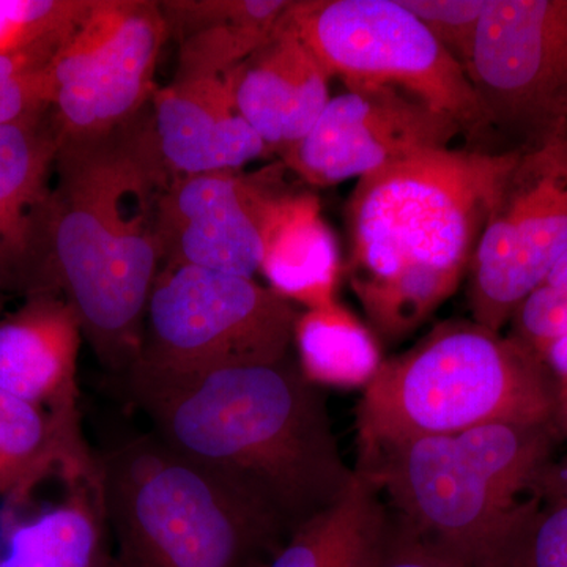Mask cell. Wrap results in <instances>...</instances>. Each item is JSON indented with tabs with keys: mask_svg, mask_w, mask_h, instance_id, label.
I'll use <instances>...</instances> for the list:
<instances>
[{
	"mask_svg": "<svg viewBox=\"0 0 567 567\" xmlns=\"http://www.w3.org/2000/svg\"><path fill=\"white\" fill-rule=\"evenodd\" d=\"M174 178L152 103L110 132L61 137L52 189L59 290L100 363L125 379L162 271L163 203Z\"/></svg>",
	"mask_w": 567,
	"mask_h": 567,
	"instance_id": "obj_1",
	"label": "cell"
},
{
	"mask_svg": "<svg viewBox=\"0 0 567 567\" xmlns=\"http://www.w3.org/2000/svg\"><path fill=\"white\" fill-rule=\"evenodd\" d=\"M133 401L153 434L245 496L287 539L352 486L322 388L293 357L218 369Z\"/></svg>",
	"mask_w": 567,
	"mask_h": 567,
	"instance_id": "obj_2",
	"label": "cell"
},
{
	"mask_svg": "<svg viewBox=\"0 0 567 567\" xmlns=\"http://www.w3.org/2000/svg\"><path fill=\"white\" fill-rule=\"evenodd\" d=\"M518 151L443 148L357 182L347 275L375 336L405 338L456 292Z\"/></svg>",
	"mask_w": 567,
	"mask_h": 567,
	"instance_id": "obj_3",
	"label": "cell"
},
{
	"mask_svg": "<svg viewBox=\"0 0 567 567\" xmlns=\"http://www.w3.org/2000/svg\"><path fill=\"white\" fill-rule=\"evenodd\" d=\"M554 377L511 334L451 320L383 360L357 406L360 461L488 423L555 424ZM358 461V462H360Z\"/></svg>",
	"mask_w": 567,
	"mask_h": 567,
	"instance_id": "obj_4",
	"label": "cell"
},
{
	"mask_svg": "<svg viewBox=\"0 0 567 567\" xmlns=\"http://www.w3.org/2000/svg\"><path fill=\"white\" fill-rule=\"evenodd\" d=\"M115 567H265L287 537L155 434L99 456Z\"/></svg>",
	"mask_w": 567,
	"mask_h": 567,
	"instance_id": "obj_5",
	"label": "cell"
},
{
	"mask_svg": "<svg viewBox=\"0 0 567 567\" xmlns=\"http://www.w3.org/2000/svg\"><path fill=\"white\" fill-rule=\"evenodd\" d=\"M385 513L386 554L442 567H520L540 498L475 472L453 435L410 440L358 462Z\"/></svg>",
	"mask_w": 567,
	"mask_h": 567,
	"instance_id": "obj_6",
	"label": "cell"
},
{
	"mask_svg": "<svg viewBox=\"0 0 567 567\" xmlns=\"http://www.w3.org/2000/svg\"><path fill=\"white\" fill-rule=\"evenodd\" d=\"M298 306L274 289L207 268L164 267L153 284L132 399L234 365L292 357Z\"/></svg>",
	"mask_w": 567,
	"mask_h": 567,
	"instance_id": "obj_7",
	"label": "cell"
},
{
	"mask_svg": "<svg viewBox=\"0 0 567 567\" xmlns=\"http://www.w3.org/2000/svg\"><path fill=\"white\" fill-rule=\"evenodd\" d=\"M289 20L344 85L401 89L453 117L470 148L507 152L465 70L399 0H297Z\"/></svg>",
	"mask_w": 567,
	"mask_h": 567,
	"instance_id": "obj_8",
	"label": "cell"
},
{
	"mask_svg": "<svg viewBox=\"0 0 567 567\" xmlns=\"http://www.w3.org/2000/svg\"><path fill=\"white\" fill-rule=\"evenodd\" d=\"M567 251V123L507 171L470 265L473 322L502 333Z\"/></svg>",
	"mask_w": 567,
	"mask_h": 567,
	"instance_id": "obj_9",
	"label": "cell"
},
{
	"mask_svg": "<svg viewBox=\"0 0 567 567\" xmlns=\"http://www.w3.org/2000/svg\"><path fill=\"white\" fill-rule=\"evenodd\" d=\"M466 78L503 151L567 123V0H487Z\"/></svg>",
	"mask_w": 567,
	"mask_h": 567,
	"instance_id": "obj_10",
	"label": "cell"
},
{
	"mask_svg": "<svg viewBox=\"0 0 567 567\" xmlns=\"http://www.w3.org/2000/svg\"><path fill=\"white\" fill-rule=\"evenodd\" d=\"M167 39L159 2L91 0L50 62L61 137L110 132L148 106Z\"/></svg>",
	"mask_w": 567,
	"mask_h": 567,
	"instance_id": "obj_11",
	"label": "cell"
},
{
	"mask_svg": "<svg viewBox=\"0 0 567 567\" xmlns=\"http://www.w3.org/2000/svg\"><path fill=\"white\" fill-rule=\"evenodd\" d=\"M458 134L453 117L401 89L347 84L281 162L301 181L327 188L450 148Z\"/></svg>",
	"mask_w": 567,
	"mask_h": 567,
	"instance_id": "obj_12",
	"label": "cell"
},
{
	"mask_svg": "<svg viewBox=\"0 0 567 567\" xmlns=\"http://www.w3.org/2000/svg\"><path fill=\"white\" fill-rule=\"evenodd\" d=\"M286 169L279 162L256 174L175 175L163 203L162 268L189 265L254 278L262 259L265 207Z\"/></svg>",
	"mask_w": 567,
	"mask_h": 567,
	"instance_id": "obj_13",
	"label": "cell"
},
{
	"mask_svg": "<svg viewBox=\"0 0 567 567\" xmlns=\"http://www.w3.org/2000/svg\"><path fill=\"white\" fill-rule=\"evenodd\" d=\"M61 132L52 107L0 126V293L58 292L52 189Z\"/></svg>",
	"mask_w": 567,
	"mask_h": 567,
	"instance_id": "obj_14",
	"label": "cell"
},
{
	"mask_svg": "<svg viewBox=\"0 0 567 567\" xmlns=\"http://www.w3.org/2000/svg\"><path fill=\"white\" fill-rule=\"evenodd\" d=\"M227 78L238 114L279 158L311 132L331 100L333 76L293 28L289 11Z\"/></svg>",
	"mask_w": 567,
	"mask_h": 567,
	"instance_id": "obj_15",
	"label": "cell"
},
{
	"mask_svg": "<svg viewBox=\"0 0 567 567\" xmlns=\"http://www.w3.org/2000/svg\"><path fill=\"white\" fill-rule=\"evenodd\" d=\"M155 132L174 175L240 171L271 156L235 107L227 76L173 81L152 99Z\"/></svg>",
	"mask_w": 567,
	"mask_h": 567,
	"instance_id": "obj_16",
	"label": "cell"
},
{
	"mask_svg": "<svg viewBox=\"0 0 567 567\" xmlns=\"http://www.w3.org/2000/svg\"><path fill=\"white\" fill-rule=\"evenodd\" d=\"M80 317L58 292L33 293L0 319V388L55 415L80 417Z\"/></svg>",
	"mask_w": 567,
	"mask_h": 567,
	"instance_id": "obj_17",
	"label": "cell"
},
{
	"mask_svg": "<svg viewBox=\"0 0 567 567\" xmlns=\"http://www.w3.org/2000/svg\"><path fill=\"white\" fill-rule=\"evenodd\" d=\"M59 502L32 516H2L0 567H115L102 466L63 477Z\"/></svg>",
	"mask_w": 567,
	"mask_h": 567,
	"instance_id": "obj_18",
	"label": "cell"
},
{
	"mask_svg": "<svg viewBox=\"0 0 567 567\" xmlns=\"http://www.w3.org/2000/svg\"><path fill=\"white\" fill-rule=\"evenodd\" d=\"M260 237L259 271L270 289L305 309L336 301L341 251L316 194L282 185L265 207Z\"/></svg>",
	"mask_w": 567,
	"mask_h": 567,
	"instance_id": "obj_19",
	"label": "cell"
},
{
	"mask_svg": "<svg viewBox=\"0 0 567 567\" xmlns=\"http://www.w3.org/2000/svg\"><path fill=\"white\" fill-rule=\"evenodd\" d=\"M293 0H166L167 35L177 40L174 81L227 76L268 40Z\"/></svg>",
	"mask_w": 567,
	"mask_h": 567,
	"instance_id": "obj_20",
	"label": "cell"
},
{
	"mask_svg": "<svg viewBox=\"0 0 567 567\" xmlns=\"http://www.w3.org/2000/svg\"><path fill=\"white\" fill-rule=\"evenodd\" d=\"M80 417L55 415L0 388V498L2 514L32 502L48 481L95 464Z\"/></svg>",
	"mask_w": 567,
	"mask_h": 567,
	"instance_id": "obj_21",
	"label": "cell"
},
{
	"mask_svg": "<svg viewBox=\"0 0 567 567\" xmlns=\"http://www.w3.org/2000/svg\"><path fill=\"white\" fill-rule=\"evenodd\" d=\"M385 554L382 502L354 470L346 495L295 532L265 567H379Z\"/></svg>",
	"mask_w": 567,
	"mask_h": 567,
	"instance_id": "obj_22",
	"label": "cell"
},
{
	"mask_svg": "<svg viewBox=\"0 0 567 567\" xmlns=\"http://www.w3.org/2000/svg\"><path fill=\"white\" fill-rule=\"evenodd\" d=\"M297 361L317 386H365L383 363L377 336L338 301L305 309L295 324Z\"/></svg>",
	"mask_w": 567,
	"mask_h": 567,
	"instance_id": "obj_23",
	"label": "cell"
},
{
	"mask_svg": "<svg viewBox=\"0 0 567 567\" xmlns=\"http://www.w3.org/2000/svg\"><path fill=\"white\" fill-rule=\"evenodd\" d=\"M557 425L488 423L453 435L458 453L481 476L509 494H536L551 462Z\"/></svg>",
	"mask_w": 567,
	"mask_h": 567,
	"instance_id": "obj_24",
	"label": "cell"
},
{
	"mask_svg": "<svg viewBox=\"0 0 567 567\" xmlns=\"http://www.w3.org/2000/svg\"><path fill=\"white\" fill-rule=\"evenodd\" d=\"M91 0H0V55L58 51Z\"/></svg>",
	"mask_w": 567,
	"mask_h": 567,
	"instance_id": "obj_25",
	"label": "cell"
},
{
	"mask_svg": "<svg viewBox=\"0 0 567 567\" xmlns=\"http://www.w3.org/2000/svg\"><path fill=\"white\" fill-rule=\"evenodd\" d=\"M399 3L466 70L487 0H399Z\"/></svg>",
	"mask_w": 567,
	"mask_h": 567,
	"instance_id": "obj_26",
	"label": "cell"
},
{
	"mask_svg": "<svg viewBox=\"0 0 567 567\" xmlns=\"http://www.w3.org/2000/svg\"><path fill=\"white\" fill-rule=\"evenodd\" d=\"M509 324V334L539 354L567 336V293L543 284L517 306Z\"/></svg>",
	"mask_w": 567,
	"mask_h": 567,
	"instance_id": "obj_27",
	"label": "cell"
},
{
	"mask_svg": "<svg viewBox=\"0 0 567 567\" xmlns=\"http://www.w3.org/2000/svg\"><path fill=\"white\" fill-rule=\"evenodd\" d=\"M520 567H567V505H540L528 532Z\"/></svg>",
	"mask_w": 567,
	"mask_h": 567,
	"instance_id": "obj_28",
	"label": "cell"
},
{
	"mask_svg": "<svg viewBox=\"0 0 567 567\" xmlns=\"http://www.w3.org/2000/svg\"><path fill=\"white\" fill-rule=\"evenodd\" d=\"M52 107L50 63L0 84V126Z\"/></svg>",
	"mask_w": 567,
	"mask_h": 567,
	"instance_id": "obj_29",
	"label": "cell"
},
{
	"mask_svg": "<svg viewBox=\"0 0 567 567\" xmlns=\"http://www.w3.org/2000/svg\"><path fill=\"white\" fill-rule=\"evenodd\" d=\"M536 494L547 503L567 505V458L561 462L551 461L544 470Z\"/></svg>",
	"mask_w": 567,
	"mask_h": 567,
	"instance_id": "obj_30",
	"label": "cell"
},
{
	"mask_svg": "<svg viewBox=\"0 0 567 567\" xmlns=\"http://www.w3.org/2000/svg\"><path fill=\"white\" fill-rule=\"evenodd\" d=\"M58 51H31L21 54L0 55V84L32 69L48 65Z\"/></svg>",
	"mask_w": 567,
	"mask_h": 567,
	"instance_id": "obj_31",
	"label": "cell"
},
{
	"mask_svg": "<svg viewBox=\"0 0 567 567\" xmlns=\"http://www.w3.org/2000/svg\"><path fill=\"white\" fill-rule=\"evenodd\" d=\"M539 358L546 364L555 382H567V336L558 339L554 344L547 346L539 353Z\"/></svg>",
	"mask_w": 567,
	"mask_h": 567,
	"instance_id": "obj_32",
	"label": "cell"
},
{
	"mask_svg": "<svg viewBox=\"0 0 567 567\" xmlns=\"http://www.w3.org/2000/svg\"><path fill=\"white\" fill-rule=\"evenodd\" d=\"M555 425L567 436V382L555 385Z\"/></svg>",
	"mask_w": 567,
	"mask_h": 567,
	"instance_id": "obj_33",
	"label": "cell"
},
{
	"mask_svg": "<svg viewBox=\"0 0 567 567\" xmlns=\"http://www.w3.org/2000/svg\"><path fill=\"white\" fill-rule=\"evenodd\" d=\"M543 284L558 290V292L567 293V251L563 254L561 259L554 265V268L548 271L546 281Z\"/></svg>",
	"mask_w": 567,
	"mask_h": 567,
	"instance_id": "obj_34",
	"label": "cell"
},
{
	"mask_svg": "<svg viewBox=\"0 0 567 567\" xmlns=\"http://www.w3.org/2000/svg\"><path fill=\"white\" fill-rule=\"evenodd\" d=\"M379 567H442L432 565V563L421 561V559L394 557V555L385 554L382 565Z\"/></svg>",
	"mask_w": 567,
	"mask_h": 567,
	"instance_id": "obj_35",
	"label": "cell"
},
{
	"mask_svg": "<svg viewBox=\"0 0 567 567\" xmlns=\"http://www.w3.org/2000/svg\"><path fill=\"white\" fill-rule=\"evenodd\" d=\"M2 303H3V301H2V293H0V311H2Z\"/></svg>",
	"mask_w": 567,
	"mask_h": 567,
	"instance_id": "obj_36",
	"label": "cell"
}]
</instances>
